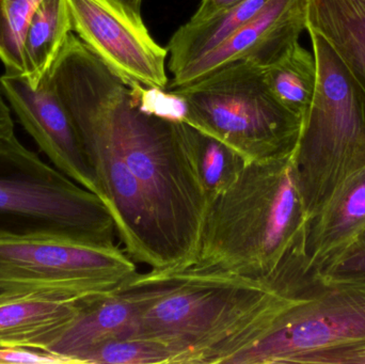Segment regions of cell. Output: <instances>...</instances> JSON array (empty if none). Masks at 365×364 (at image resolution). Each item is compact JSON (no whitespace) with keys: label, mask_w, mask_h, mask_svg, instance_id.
Masks as SVG:
<instances>
[{"label":"cell","mask_w":365,"mask_h":364,"mask_svg":"<svg viewBox=\"0 0 365 364\" xmlns=\"http://www.w3.org/2000/svg\"><path fill=\"white\" fill-rule=\"evenodd\" d=\"M47 77L77 132L107 141L140 186L168 259L167 271L188 267L208 200L189 156L182 121L145 110L134 87L73 32Z\"/></svg>","instance_id":"obj_1"},{"label":"cell","mask_w":365,"mask_h":364,"mask_svg":"<svg viewBox=\"0 0 365 364\" xmlns=\"http://www.w3.org/2000/svg\"><path fill=\"white\" fill-rule=\"evenodd\" d=\"M138 308L136 337L175 353V364H229L296 301L266 280L189 269L137 271L117 288Z\"/></svg>","instance_id":"obj_2"},{"label":"cell","mask_w":365,"mask_h":364,"mask_svg":"<svg viewBox=\"0 0 365 364\" xmlns=\"http://www.w3.org/2000/svg\"><path fill=\"white\" fill-rule=\"evenodd\" d=\"M306 227L295 151L248 162L208 205L195 258L184 269L269 279L304 246Z\"/></svg>","instance_id":"obj_3"},{"label":"cell","mask_w":365,"mask_h":364,"mask_svg":"<svg viewBox=\"0 0 365 364\" xmlns=\"http://www.w3.org/2000/svg\"><path fill=\"white\" fill-rule=\"evenodd\" d=\"M317 66L314 96L295 149L307 222L365 169V96L330 43L307 26Z\"/></svg>","instance_id":"obj_4"},{"label":"cell","mask_w":365,"mask_h":364,"mask_svg":"<svg viewBox=\"0 0 365 364\" xmlns=\"http://www.w3.org/2000/svg\"><path fill=\"white\" fill-rule=\"evenodd\" d=\"M259 341L229 364H365V279L308 271Z\"/></svg>","instance_id":"obj_5"},{"label":"cell","mask_w":365,"mask_h":364,"mask_svg":"<svg viewBox=\"0 0 365 364\" xmlns=\"http://www.w3.org/2000/svg\"><path fill=\"white\" fill-rule=\"evenodd\" d=\"M104 201L45 162L17 137L0 142V237L53 236L115 245Z\"/></svg>","instance_id":"obj_6"},{"label":"cell","mask_w":365,"mask_h":364,"mask_svg":"<svg viewBox=\"0 0 365 364\" xmlns=\"http://www.w3.org/2000/svg\"><path fill=\"white\" fill-rule=\"evenodd\" d=\"M185 104L184 122L261 162L295 151L302 121L272 95L262 68L238 60L190 85L169 89Z\"/></svg>","instance_id":"obj_7"},{"label":"cell","mask_w":365,"mask_h":364,"mask_svg":"<svg viewBox=\"0 0 365 364\" xmlns=\"http://www.w3.org/2000/svg\"><path fill=\"white\" fill-rule=\"evenodd\" d=\"M137 273L117 245L53 236L0 237V293L83 299L117 290Z\"/></svg>","instance_id":"obj_8"},{"label":"cell","mask_w":365,"mask_h":364,"mask_svg":"<svg viewBox=\"0 0 365 364\" xmlns=\"http://www.w3.org/2000/svg\"><path fill=\"white\" fill-rule=\"evenodd\" d=\"M72 30L128 85L168 89V49L158 45L143 21L113 0H66Z\"/></svg>","instance_id":"obj_9"},{"label":"cell","mask_w":365,"mask_h":364,"mask_svg":"<svg viewBox=\"0 0 365 364\" xmlns=\"http://www.w3.org/2000/svg\"><path fill=\"white\" fill-rule=\"evenodd\" d=\"M0 88L19 123L51 165L102 199V190L74 122L47 75L38 88H32L21 75L6 72L0 76Z\"/></svg>","instance_id":"obj_10"},{"label":"cell","mask_w":365,"mask_h":364,"mask_svg":"<svg viewBox=\"0 0 365 364\" xmlns=\"http://www.w3.org/2000/svg\"><path fill=\"white\" fill-rule=\"evenodd\" d=\"M307 30V0H269L250 21L173 77L168 89L184 87L238 60L263 68Z\"/></svg>","instance_id":"obj_11"},{"label":"cell","mask_w":365,"mask_h":364,"mask_svg":"<svg viewBox=\"0 0 365 364\" xmlns=\"http://www.w3.org/2000/svg\"><path fill=\"white\" fill-rule=\"evenodd\" d=\"M81 301L43 293H0V348L46 352L74 320Z\"/></svg>","instance_id":"obj_12"},{"label":"cell","mask_w":365,"mask_h":364,"mask_svg":"<svg viewBox=\"0 0 365 364\" xmlns=\"http://www.w3.org/2000/svg\"><path fill=\"white\" fill-rule=\"evenodd\" d=\"M138 308L118 290L86 297L78 313L46 352L77 363L83 353L109 340L136 337Z\"/></svg>","instance_id":"obj_13"},{"label":"cell","mask_w":365,"mask_h":364,"mask_svg":"<svg viewBox=\"0 0 365 364\" xmlns=\"http://www.w3.org/2000/svg\"><path fill=\"white\" fill-rule=\"evenodd\" d=\"M365 226V169L354 177L336 198L307 222L304 265L319 271L331 264Z\"/></svg>","instance_id":"obj_14"},{"label":"cell","mask_w":365,"mask_h":364,"mask_svg":"<svg viewBox=\"0 0 365 364\" xmlns=\"http://www.w3.org/2000/svg\"><path fill=\"white\" fill-rule=\"evenodd\" d=\"M307 26L334 47L365 96V2L307 0Z\"/></svg>","instance_id":"obj_15"},{"label":"cell","mask_w":365,"mask_h":364,"mask_svg":"<svg viewBox=\"0 0 365 364\" xmlns=\"http://www.w3.org/2000/svg\"><path fill=\"white\" fill-rule=\"evenodd\" d=\"M269 0H245L200 23L180 27L169 41L168 68L173 76L185 66L212 51L229 38L238 28L257 15Z\"/></svg>","instance_id":"obj_16"},{"label":"cell","mask_w":365,"mask_h":364,"mask_svg":"<svg viewBox=\"0 0 365 364\" xmlns=\"http://www.w3.org/2000/svg\"><path fill=\"white\" fill-rule=\"evenodd\" d=\"M72 32L66 0H43L24 40L25 78L32 88H38L48 74Z\"/></svg>","instance_id":"obj_17"},{"label":"cell","mask_w":365,"mask_h":364,"mask_svg":"<svg viewBox=\"0 0 365 364\" xmlns=\"http://www.w3.org/2000/svg\"><path fill=\"white\" fill-rule=\"evenodd\" d=\"M261 68L272 95L304 123L317 87V66L313 53L296 41Z\"/></svg>","instance_id":"obj_18"},{"label":"cell","mask_w":365,"mask_h":364,"mask_svg":"<svg viewBox=\"0 0 365 364\" xmlns=\"http://www.w3.org/2000/svg\"><path fill=\"white\" fill-rule=\"evenodd\" d=\"M182 132L210 205L234 183L248 162L227 143L184 121Z\"/></svg>","instance_id":"obj_19"},{"label":"cell","mask_w":365,"mask_h":364,"mask_svg":"<svg viewBox=\"0 0 365 364\" xmlns=\"http://www.w3.org/2000/svg\"><path fill=\"white\" fill-rule=\"evenodd\" d=\"M175 353L166 344L141 337L117 338L83 353L77 363L175 364Z\"/></svg>","instance_id":"obj_20"},{"label":"cell","mask_w":365,"mask_h":364,"mask_svg":"<svg viewBox=\"0 0 365 364\" xmlns=\"http://www.w3.org/2000/svg\"><path fill=\"white\" fill-rule=\"evenodd\" d=\"M43 0H0V61L10 74L26 76L24 40Z\"/></svg>","instance_id":"obj_21"},{"label":"cell","mask_w":365,"mask_h":364,"mask_svg":"<svg viewBox=\"0 0 365 364\" xmlns=\"http://www.w3.org/2000/svg\"><path fill=\"white\" fill-rule=\"evenodd\" d=\"M319 274L332 277L365 279V226L353 243Z\"/></svg>","instance_id":"obj_22"},{"label":"cell","mask_w":365,"mask_h":364,"mask_svg":"<svg viewBox=\"0 0 365 364\" xmlns=\"http://www.w3.org/2000/svg\"><path fill=\"white\" fill-rule=\"evenodd\" d=\"M0 363H66L61 357L45 350L0 348Z\"/></svg>","instance_id":"obj_23"},{"label":"cell","mask_w":365,"mask_h":364,"mask_svg":"<svg viewBox=\"0 0 365 364\" xmlns=\"http://www.w3.org/2000/svg\"><path fill=\"white\" fill-rule=\"evenodd\" d=\"M245 0H202L199 8L188 21L190 23H200L210 19L212 15L221 11L227 10L232 6L242 4Z\"/></svg>","instance_id":"obj_24"},{"label":"cell","mask_w":365,"mask_h":364,"mask_svg":"<svg viewBox=\"0 0 365 364\" xmlns=\"http://www.w3.org/2000/svg\"><path fill=\"white\" fill-rule=\"evenodd\" d=\"M6 96L0 88V142L10 140L16 136L14 130V122L11 115L10 107L6 104Z\"/></svg>","instance_id":"obj_25"},{"label":"cell","mask_w":365,"mask_h":364,"mask_svg":"<svg viewBox=\"0 0 365 364\" xmlns=\"http://www.w3.org/2000/svg\"><path fill=\"white\" fill-rule=\"evenodd\" d=\"M113 1L121 6L130 16L138 19V21H143V14H141L143 0H113Z\"/></svg>","instance_id":"obj_26"},{"label":"cell","mask_w":365,"mask_h":364,"mask_svg":"<svg viewBox=\"0 0 365 364\" xmlns=\"http://www.w3.org/2000/svg\"><path fill=\"white\" fill-rule=\"evenodd\" d=\"M360 1L365 2V0H360Z\"/></svg>","instance_id":"obj_27"}]
</instances>
